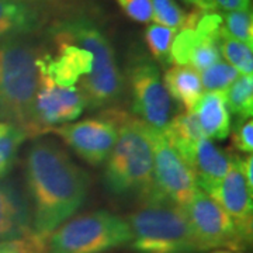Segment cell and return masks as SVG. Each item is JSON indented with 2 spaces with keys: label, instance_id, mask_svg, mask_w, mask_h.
<instances>
[{
  "label": "cell",
  "instance_id": "f1b7e54d",
  "mask_svg": "<svg viewBox=\"0 0 253 253\" xmlns=\"http://www.w3.org/2000/svg\"><path fill=\"white\" fill-rule=\"evenodd\" d=\"M214 10H222L225 11H241V10L251 9L252 0H210Z\"/></svg>",
  "mask_w": 253,
  "mask_h": 253
},
{
  "label": "cell",
  "instance_id": "6da1fadb",
  "mask_svg": "<svg viewBox=\"0 0 253 253\" xmlns=\"http://www.w3.org/2000/svg\"><path fill=\"white\" fill-rule=\"evenodd\" d=\"M24 179L33 214V231L48 238L73 217L89 193L90 177L54 141L41 139L28 148Z\"/></svg>",
  "mask_w": 253,
  "mask_h": 253
},
{
  "label": "cell",
  "instance_id": "5b68a950",
  "mask_svg": "<svg viewBox=\"0 0 253 253\" xmlns=\"http://www.w3.org/2000/svg\"><path fill=\"white\" fill-rule=\"evenodd\" d=\"M126 222L132 239L129 246L138 253H199L183 208L169 200L155 197L142 201Z\"/></svg>",
  "mask_w": 253,
  "mask_h": 253
},
{
  "label": "cell",
  "instance_id": "30bf717a",
  "mask_svg": "<svg viewBox=\"0 0 253 253\" xmlns=\"http://www.w3.org/2000/svg\"><path fill=\"white\" fill-rule=\"evenodd\" d=\"M144 126L152 145L154 179L158 197L169 200L177 207H187L199 190L194 173L190 170L162 131L145 123Z\"/></svg>",
  "mask_w": 253,
  "mask_h": 253
},
{
  "label": "cell",
  "instance_id": "603a6c76",
  "mask_svg": "<svg viewBox=\"0 0 253 253\" xmlns=\"http://www.w3.org/2000/svg\"><path fill=\"white\" fill-rule=\"evenodd\" d=\"M151 4L154 23L176 31L186 27L190 13H186L181 9L176 0H151Z\"/></svg>",
  "mask_w": 253,
  "mask_h": 253
},
{
  "label": "cell",
  "instance_id": "4fadbf2b",
  "mask_svg": "<svg viewBox=\"0 0 253 253\" xmlns=\"http://www.w3.org/2000/svg\"><path fill=\"white\" fill-rule=\"evenodd\" d=\"M196 176L197 187L206 191L221 180L231 166L228 151L221 149L207 136L194 142L173 146Z\"/></svg>",
  "mask_w": 253,
  "mask_h": 253
},
{
  "label": "cell",
  "instance_id": "7c38bea8",
  "mask_svg": "<svg viewBox=\"0 0 253 253\" xmlns=\"http://www.w3.org/2000/svg\"><path fill=\"white\" fill-rule=\"evenodd\" d=\"M229 159H231V166L228 169V173L204 193L214 200L232 218L242 236L251 242L253 226V190L248 187L245 177L238 169L235 162L232 161L231 155Z\"/></svg>",
  "mask_w": 253,
  "mask_h": 253
},
{
  "label": "cell",
  "instance_id": "8fae6325",
  "mask_svg": "<svg viewBox=\"0 0 253 253\" xmlns=\"http://www.w3.org/2000/svg\"><path fill=\"white\" fill-rule=\"evenodd\" d=\"M51 132L56 134L79 158L93 166L107 161L117 141V126L106 113L94 118L55 126Z\"/></svg>",
  "mask_w": 253,
  "mask_h": 253
},
{
  "label": "cell",
  "instance_id": "1f68e13d",
  "mask_svg": "<svg viewBox=\"0 0 253 253\" xmlns=\"http://www.w3.org/2000/svg\"><path fill=\"white\" fill-rule=\"evenodd\" d=\"M21 1H40V0H21Z\"/></svg>",
  "mask_w": 253,
  "mask_h": 253
},
{
  "label": "cell",
  "instance_id": "ac0fdd59",
  "mask_svg": "<svg viewBox=\"0 0 253 253\" xmlns=\"http://www.w3.org/2000/svg\"><path fill=\"white\" fill-rule=\"evenodd\" d=\"M226 107L236 121L249 120L253 114V75H239L225 91Z\"/></svg>",
  "mask_w": 253,
  "mask_h": 253
},
{
  "label": "cell",
  "instance_id": "277c9868",
  "mask_svg": "<svg viewBox=\"0 0 253 253\" xmlns=\"http://www.w3.org/2000/svg\"><path fill=\"white\" fill-rule=\"evenodd\" d=\"M41 54L42 49L26 37L0 41V121L24 132L36 103Z\"/></svg>",
  "mask_w": 253,
  "mask_h": 253
},
{
  "label": "cell",
  "instance_id": "4316f807",
  "mask_svg": "<svg viewBox=\"0 0 253 253\" xmlns=\"http://www.w3.org/2000/svg\"><path fill=\"white\" fill-rule=\"evenodd\" d=\"M232 146L242 154H252L253 151V123L252 120L236 121L231 126Z\"/></svg>",
  "mask_w": 253,
  "mask_h": 253
},
{
  "label": "cell",
  "instance_id": "44dd1931",
  "mask_svg": "<svg viewBox=\"0 0 253 253\" xmlns=\"http://www.w3.org/2000/svg\"><path fill=\"white\" fill-rule=\"evenodd\" d=\"M162 134L172 146L190 144L206 136L194 111H184L169 120L168 126L163 128Z\"/></svg>",
  "mask_w": 253,
  "mask_h": 253
},
{
  "label": "cell",
  "instance_id": "8992f818",
  "mask_svg": "<svg viewBox=\"0 0 253 253\" xmlns=\"http://www.w3.org/2000/svg\"><path fill=\"white\" fill-rule=\"evenodd\" d=\"M132 239L126 218L106 210L69 218L46 238L48 253H104Z\"/></svg>",
  "mask_w": 253,
  "mask_h": 253
},
{
  "label": "cell",
  "instance_id": "ffe728a7",
  "mask_svg": "<svg viewBox=\"0 0 253 253\" xmlns=\"http://www.w3.org/2000/svg\"><path fill=\"white\" fill-rule=\"evenodd\" d=\"M26 139L28 138L21 128L0 121V179L6 177L13 169Z\"/></svg>",
  "mask_w": 253,
  "mask_h": 253
},
{
  "label": "cell",
  "instance_id": "484cf974",
  "mask_svg": "<svg viewBox=\"0 0 253 253\" xmlns=\"http://www.w3.org/2000/svg\"><path fill=\"white\" fill-rule=\"evenodd\" d=\"M0 253H48L46 238L33 231L17 239L0 242Z\"/></svg>",
  "mask_w": 253,
  "mask_h": 253
},
{
  "label": "cell",
  "instance_id": "5bb4252c",
  "mask_svg": "<svg viewBox=\"0 0 253 253\" xmlns=\"http://www.w3.org/2000/svg\"><path fill=\"white\" fill-rule=\"evenodd\" d=\"M33 232V214L28 197L11 181L0 179V242Z\"/></svg>",
  "mask_w": 253,
  "mask_h": 253
},
{
  "label": "cell",
  "instance_id": "9c48e42d",
  "mask_svg": "<svg viewBox=\"0 0 253 253\" xmlns=\"http://www.w3.org/2000/svg\"><path fill=\"white\" fill-rule=\"evenodd\" d=\"M200 252L204 251H242L251 244L236 228L232 218L201 190L183 208Z\"/></svg>",
  "mask_w": 253,
  "mask_h": 253
},
{
  "label": "cell",
  "instance_id": "3957f363",
  "mask_svg": "<svg viewBox=\"0 0 253 253\" xmlns=\"http://www.w3.org/2000/svg\"><path fill=\"white\" fill-rule=\"evenodd\" d=\"M54 30L62 33L93 55L90 73L79 81V89L86 100V109H110L123 99L126 87L124 75L106 33L87 17L63 20Z\"/></svg>",
  "mask_w": 253,
  "mask_h": 253
},
{
  "label": "cell",
  "instance_id": "e0dca14e",
  "mask_svg": "<svg viewBox=\"0 0 253 253\" xmlns=\"http://www.w3.org/2000/svg\"><path fill=\"white\" fill-rule=\"evenodd\" d=\"M162 82L169 96L181 103L186 111H193L204 93L200 72L187 65H174L166 69Z\"/></svg>",
  "mask_w": 253,
  "mask_h": 253
},
{
  "label": "cell",
  "instance_id": "52a82bcc",
  "mask_svg": "<svg viewBox=\"0 0 253 253\" xmlns=\"http://www.w3.org/2000/svg\"><path fill=\"white\" fill-rule=\"evenodd\" d=\"M132 114L145 124L163 131L172 114V97L163 84L158 65L141 51L131 54L126 68Z\"/></svg>",
  "mask_w": 253,
  "mask_h": 253
},
{
  "label": "cell",
  "instance_id": "4dcf8cb0",
  "mask_svg": "<svg viewBox=\"0 0 253 253\" xmlns=\"http://www.w3.org/2000/svg\"><path fill=\"white\" fill-rule=\"evenodd\" d=\"M211 253H242V252H238V251H228V249H217V251H212Z\"/></svg>",
  "mask_w": 253,
  "mask_h": 253
},
{
  "label": "cell",
  "instance_id": "7402d4cb",
  "mask_svg": "<svg viewBox=\"0 0 253 253\" xmlns=\"http://www.w3.org/2000/svg\"><path fill=\"white\" fill-rule=\"evenodd\" d=\"M176 33V30L156 23L148 26L145 31V41L151 58L155 63H161L163 68L172 63V44Z\"/></svg>",
  "mask_w": 253,
  "mask_h": 253
},
{
  "label": "cell",
  "instance_id": "ba28073f",
  "mask_svg": "<svg viewBox=\"0 0 253 253\" xmlns=\"http://www.w3.org/2000/svg\"><path fill=\"white\" fill-rule=\"evenodd\" d=\"M38 89L27 138L48 134L55 126L72 123L86 109V100L79 86H61L49 76L44 65V51L38 62Z\"/></svg>",
  "mask_w": 253,
  "mask_h": 253
},
{
  "label": "cell",
  "instance_id": "cb8c5ba5",
  "mask_svg": "<svg viewBox=\"0 0 253 253\" xmlns=\"http://www.w3.org/2000/svg\"><path fill=\"white\" fill-rule=\"evenodd\" d=\"M238 76V71L224 59L212 63L207 69L200 72L201 84L206 91H226Z\"/></svg>",
  "mask_w": 253,
  "mask_h": 253
},
{
  "label": "cell",
  "instance_id": "f546056e",
  "mask_svg": "<svg viewBox=\"0 0 253 253\" xmlns=\"http://www.w3.org/2000/svg\"><path fill=\"white\" fill-rule=\"evenodd\" d=\"M187 3L196 6L199 10H203V11H212V6L210 3V0H186Z\"/></svg>",
  "mask_w": 253,
  "mask_h": 253
},
{
  "label": "cell",
  "instance_id": "83f0119b",
  "mask_svg": "<svg viewBox=\"0 0 253 253\" xmlns=\"http://www.w3.org/2000/svg\"><path fill=\"white\" fill-rule=\"evenodd\" d=\"M118 6L126 13V16L136 23L152 21V4L151 0H117Z\"/></svg>",
  "mask_w": 253,
  "mask_h": 253
},
{
  "label": "cell",
  "instance_id": "2e32d148",
  "mask_svg": "<svg viewBox=\"0 0 253 253\" xmlns=\"http://www.w3.org/2000/svg\"><path fill=\"white\" fill-rule=\"evenodd\" d=\"M41 24L40 11L27 1L0 0V41L26 37Z\"/></svg>",
  "mask_w": 253,
  "mask_h": 253
},
{
  "label": "cell",
  "instance_id": "d6986e66",
  "mask_svg": "<svg viewBox=\"0 0 253 253\" xmlns=\"http://www.w3.org/2000/svg\"><path fill=\"white\" fill-rule=\"evenodd\" d=\"M252 46L242 41L229 37L221 27L218 37V48L221 58L225 59L239 75H253V52Z\"/></svg>",
  "mask_w": 253,
  "mask_h": 253
},
{
  "label": "cell",
  "instance_id": "9a60e30c",
  "mask_svg": "<svg viewBox=\"0 0 253 253\" xmlns=\"http://www.w3.org/2000/svg\"><path fill=\"white\" fill-rule=\"evenodd\" d=\"M193 111L207 138L222 141L229 135L232 123L226 107L225 91H204Z\"/></svg>",
  "mask_w": 253,
  "mask_h": 253
},
{
  "label": "cell",
  "instance_id": "7a4b0ae2",
  "mask_svg": "<svg viewBox=\"0 0 253 253\" xmlns=\"http://www.w3.org/2000/svg\"><path fill=\"white\" fill-rule=\"evenodd\" d=\"M104 113L117 126V141L104 162V186L111 194L121 197L135 196L142 201L158 197L152 145L144 121L118 109Z\"/></svg>",
  "mask_w": 253,
  "mask_h": 253
},
{
  "label": "cell",
  "instance_id": "d4e9b609",
  "mask_svg": "<svg viewBox=\"0 0 253 253\" xmlns=\"http://www.w3.org/2000/svg\"><path fill=\"white\" fill-rule=\"evenodd\" d=\"M222 28L226 34L248 45H253L252 10L225 11L222 16Z\"/></svg>",
  "mask_w": 253,
  "mask_h": 253
}]
</instances>
